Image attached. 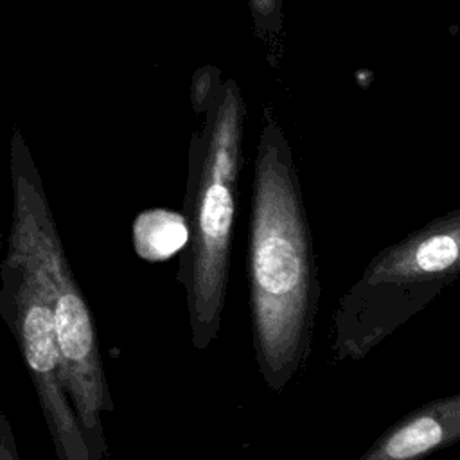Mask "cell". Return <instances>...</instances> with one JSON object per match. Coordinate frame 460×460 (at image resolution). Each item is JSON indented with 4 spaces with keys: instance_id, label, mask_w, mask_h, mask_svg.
Here are the masks:
<instances>
[{
    "instance_id": "obj_7",
    "label": "cell",
    "mask_w": 460,
    "mask_h": 460,
    "mask_svg": "<svg viewBox=\"0 0 460 460\" xmlns=\"http://www.w3.org/2000/svg\"><path fill=\"white\" fill-rule=\"evenodd\" d=\"M0 460H20L11 422L2 410H0Z\"/></svg>"
},
{
    "instance_id": "obj_3",
    "label": "cell",
    "mask_w": 460,
    "mask_h": 460,
    "mask_svg": "<svg viewBox=\"0 0 460 460\" xmlns=\"http://www.w3.org/2000/svg\"><path fill=\"white\" fill-rule=\"evenodd\" d=\"M241 140L243 104L235 84L228 83L190 169L183 207L187 239L176 273L185 295L190 341L199 352L219 336L226 304Z\"/></svg>"
},
{
    "instance_id": "obj_9",
    "label": "cell",
    "mask_w": 460,
    "mask_h": 460,
    "mask_svg": "<svg viewBox=\"0 0 460 460\" xmlns=\"http://www.w3.org/2000/svg\"><path fill=\"white\" fill-rule=\"evenodd\" d=\"M4 259V243H2V232H0V262Z\"/></svg>"
},
{
    "instance_id": "obj_5",
    "label": "cell",
    "mask_w": 460,
    "mask_h": 460,
    "mask_svg": "<svg viewBox=\"0 0 460 460\" xmlns=\"http://www.w3.org/2000/svg\"><path fill=\"white\" fill-rule=\"evenodd\" d=\"M0 316L22 352L58 460H93L65 388L43 288L29 262L11 250L0 262Z\"/></svg>"
},
{
    "instance_id": "obj_1",
    "label": "cell",
    "mask_w": 460,
    "mask_h": 460,
    "mask_svg": "<svg viewBox=\"0 0 460 460\" xmlns=\"http://www.w3.org/2000/svg\"><path fill=\"white\" fill-rule=\"evenodd\" d=\"M248 293L257 370L280 394L311 356L322 288L300 183L273 128L262 135L253 171Z\"/></svg>"
},
{
    "instance_id": "obj_2",
    "label": "cell",
    "mask_w": 460,
    "mask_h": 460,
    "mask_svg": "<svg viewBox=\"0 0 460 460\" xmlns=\"http://www.w3.org/2000/svg\"><path fill=\"white\" fill-rule=\"evenodd\" d=\"M13 223L7 250L34 270L54 323L63 381L93 460H106L104 413L113 411L97 331L75 282L32 158L16 131L11 140Z\"/></svg>"
},
{
    "instance_id": "obj_4",
    "label": "cell",
    "mask_w": 460,
    "mask_h": 460,
    "mask_svg": "<svg viewBox=\"0 0 460 460\" xmlns=\"http://www.w3.org/2000/svg\"><path fill=\"white\" fill-rule=\"evenodd\" d=\"M460 275V208L381 248L332 313V363L361 361Z\"/></svg>"
},
{
    "instance_id": "obj_8",
    "label": "cell",
    "mask_w": 460,
    "mask_h": 460,
    "mask_svg": "<svg viewBox=\"0 0 460 460\" xmlns=\"http://www.w3.org/2000/svg\"><path fill=\"white\" fill-rule=\"evenodd\" d=\"M252 11L257 18H268L277 9V0H250Z\"/></svg>"
},
{
    "instance_id": "obj_6",
    "label": "cell",
    "mask_w": 460,
    "mask_h": 460,
    "mask_svg": "<svg viewBox=\"0 0 460 460\" xmlns=\"http://www.w3.org/2000/svg\"><path fill=\"white\" fill-rule=\"evenodd\" d=\"M460 438V394L428 401L397 422L358 460H424Z\"/></svg>"
}]
</instances>
